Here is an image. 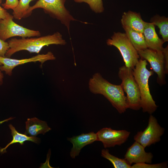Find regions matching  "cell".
<instances>
[{
    "instance_id": "3957f363",
    "label": "cell",
    "mask_w": 168,
    "mask_h": 168,
    "mask_svg": "<svg viewBox=\"0 0 168 168\" xmlns=\"http://www.w3.org/2000/svg\"><path fill=\"white\" fill-rule=\"evenodd\" d=\"M147 65L146 60L139 59L133 69V74L140 91L141 108L143 112L151 114L156 110L157 106L150 93L148 85L149 79L153 74V72L147 69Z\"/></svg>"
},
{
    "instance_id": "9a60e30c",
    "label": "cell",
    "mask_w": 168,
    "mask_h": 168,
    "mask_svg": "<svg viewBox=\"0 0 168 168\" xmlns=\"http://www.w3.org/2000/svg\"><path fill=\"white\" fill-rule=\"evenodd\" d=\"M121 22L124 29L128 28L142 33L146 23L139 13L131 11L124 12Z\"/></svg>"
},
{
    "instance_id": "4316f807",
    "label": "cell",
    "mask_w": 168,
    "mask_h": 168,
    "mask_svg": "<svg viewBox=\"0 0 168 168\" xmlns=\"http://www.w3.org/2000/svg\"><path fill=\"white\" fill-rule=\"evenodd\" d=\"M11 15L6 9L0 6V20L6 19Z\"/></svg>"
},
{
    "instance_id": "d6986e66",
    "label": "cell",
    "mask_w": 168,
    "mask_h": 168,
    "mask_svg": "<svg viewBox=\"0 0 168 168\" xmlns=\"http://www.w3.org/2000/svg\"><path fill=\"white\" fill-rule=\"evenodd\" d=\"M150 22L158 26L160 29L159 33L161 35L164 42L168 41V18L164 16L158 15L153 16Z\"/></svg>"
},
{
    "instance_id": "9c48e42d",
    "label": "cell",
    "mask_w": 168,
    "mask_h": 168,
    "mask_svg": "<svg viewBox=\"0 0 168 168\" xmlns=\"http://www.w3.org/2000/svg\"><path fill=\"white\" fill-rule=\"evenodd\" d=\"M142 59L148 61L153 71L157 74V82L161 86L166 84L164 56L163 52L148 48L138 51Z\"/></svg>"
},
{
    "instance_id": "7a4b0ae2",
    "label": "cell",
    "mask_w": 168,
    "mask_h": 168,
    "mask_svg": "<svg viewBox=\"0 0 168 168\" xmlns=\"http://www.w3.org/2000/svg\"><path fill=\"white\" fill-rule=\"evenodd\" d=\"M9 49L7 51L5 57L10 58L15 53L22 50H26L30 53L39 54L45 46L55 44L64 45L66 44L62 35L58 32L52 35L17 39H12L7 41Z\"/></svg>"
},
{
    "instance_id": "52a82bcc",
    "label": "cell",
    "mask_w": 168,
    "mask_h": 168,
    "mask_svg": "<svg viewBox=\"0 0 168 168\" xmlns=\"http://www.w3.org/2000/svg\"><path fill=\"white\" fill-rule=\"evenodd\" d=\"M13 16L11 15L8 17L0 20V39L6 41L10 38L19 36L26 38L39 37L41 33L38 30H31L20 26L14 22Z\"/></svg>"
},
{
    "instance_id": "484cf974",
    "label": "cell",
    "mask_w": 168,
    "mask_h": 168,
    "mask_svg": "<svg viewBox=\"0 0 168 168\" xmlns=\"http://www.w3.org/2000/svg\"><path fill=\"white\" fill-rule=\"evenodd\" d=\"M164 56V69L166 74L168 73V47L164 48L163 51Z\"/></svg>"
},
{
    "instance_id": "ffe728a7",
    "label": "cell",
    "mask_w": 168,
    "mask_h": 168,
    "mask_svg": "<svg viewBox=\"0 0 168 168\" xmlns=\"http://www.w3.org/2000/svg\"><path fill=\"white\" fill-rule=\"evenodd\" d=\"M101 156L109 160L115 168H131V165L124 159H121L111 154L108 149L102 150Z\"/></svg>"
},
{
    "instance_id": "cb8c5ba5",
    "label": "cell",
    "mask_w": 168,
    "mask_h": 168,
    "mask_svg": "<svg viewBox=\"0 0 168 168\" xmlns=\"http://www.w3.org/2000/svg\"><path fill=\"white\" fill-rule=\"evenodd\" d=\"M18 2V0H6L5 3L2 4V6L6 10H13L17 6Z\"/></svg>"
},
{
    "instance_id": "5bb4252c",
    "label": "cell",
    "mask_w": 168,
    "mask_h": 168,
    "mask_svg": "<svg viewBox=\"0 0 168 168\" xmlns=\"http://www.w3.org/2000/svg\"><path fill=\"white\" fill-rule=\"evenodd\" d=\"M67 140L73 144L70 152L72 158L79 155L81 149L85 146L97 141L96 134L93 132L68 138Z\"/></svg>"
},
{
    "instance_id": "83f0119b",
    "label": "cell",
    "mask_w": 168,
    "mask_h": 168,
    "mask_svg": "<svg viewBox=\"0 0 168 168\" xmlns=\"http://www.w3.org/2000/svg\"><path fill=\"white\" fill-rule=\"evenodd\" d=\"M2 64L0 63V66ZM4 78V75L2 72L0 70V86L2 85L3 83V80Z\"/></svg>"
},
{
    "instance_id": "5b68a950",
    "label": "cell",
    "mask_w": 168,
    "mask_h": 168,
    "mask_svg": "<svg viewBox=\"0 0 168 168\" xmlns=\"http://www.w3.org/2000/svg\"><path fill=\"white\" fill-rule=\"evenodd\" d=\"M118 76L121 80L120 84L127 94L128 108L137 110L141 108L139 89L133 74V70L123 66L119 68Z\"/></svg>"
},
{
    "instance_id": "277c9868",
    "label": "cell",
    "mask_w": 168,
    "mask_h": 168,
    "mask_svg": "<svg viewBox=\"0 0 168 168\" xmlns=\"http://www.w3.org/2000/svg\"><path fill=\"white\" fill-rule=\"evenodd\" d=\"M67 0H38L28 10L27 17L30 16L32 11L37 8L42 9L44 12L52 18L60 21L67 28L69 33L70 23L77 21L70 14L65 6Z\"/></svg>"
},
{
    "instance_id": "6da1fadb",
    "label": "cell",
    "mask_w": 168,
    "mask_h": 168,
    "mask_svg": "<svg viewBox=\"0 0 168 168\" xmlns=\"http://www.w3.org/2000/svg\"><path fill=\"white\" fill-rule=\"evenodd\" d=\"M90 91L95 94L103 95L120 114L124 113L128 109L127 98L120 85L113 84L96 72L88 82Z\"/></svg>"
},
{
    "instance_id": "8fae6325",
    "label": "cell",
    "mask_w": 168,
    "mask_h": 168,
    "mask_svg": "<svg viewBox=\"0 0 168 168\" xmlns=\"http://www.w3.org/2000/svg\"><path fill=\"white\" fill-rule=\"evenodd\" d=\"M130 133L124 130H115L111 128H104L96 134L97 141L102 142L105 148L120 145L128 138Z\"/></svg>"
},
{
    "instance_id": "ac0fdd59",
    "label": "cell",
    "mask_w": 168,
    "mask_h": 168,
    "mask_svg": "<svg viewBox=\"0 0 168 168\" xmlns=\"http://www.w3.org/2000/svg\"><path fill=\"white\" fill-rule=\"evenodd\" d=\"M124 29L129 40L137 51L147 48L142 33L128 28Z\"/></svg>"
},
{
    "instance_id": "603a6c76",
    "label": "cell",
    "mask_w": 168,
    "mask_h": 168,
    "mask_svg": "<svg viewBox=\"0 0 168 168\" xmlns=\"http://www.w3.org/2000/svg\"><path fill=\"white\" fill-rule=\"evenodd\" d=\"M167 165L166 162L155 164H150L145 163H135L131 166V168H167Z\"/></svg>"
},
{
    "instance_id": "4fadbf2b",
    "label": "cell",
    "mask_w": 168,
    "mask_h": 168,
    "mask_svg": "<svg viewBox=\"0 0 168 168\" xmlns=\"http://www.w3.org/2000/svg\"><path fill=\"white\" fill-rule=\"evenodd\" d=\"M143 34L147 48L159 52H163V45L165 42L160 39L156 33L155 26L152 23L146 22Z\"/></svg>"
},
{
    "instance_id": "7c38bea8",
    "label": "cell",
    "mask_w": 168,
    "mask_h": 168,
    "mask_svg": "<svg viewBox=\"0 0 168 168\" xmlns=\"http://www.w3.org/2000/svg\"><path fill=\"white\" fill-rule=\"evenodd\" d=\"M145 148L140 143L135 141L127 149L124 159L131 165L133 163H151L153 154L151 152H146Z\"/></svg>"
},
{
    "instance_id": "f1b7e54d",
    "label": "cell",
    "mask_w": 168,
    "mask_h": 168,
    "mask_svg": "<svg viewBox=\"0 0 168 168\" xmlns=\"http://www.w3.org/2000/svg\"><path fill=\"white\" fill-rule=\"evenodd\" d=\"M14 118H13V117H10V118H8L7 119H4V120H3L1 121H0V124H2V123H4L5 122L11 120H12V119H13Z\"/></svg>"
},
{
    "instance_id": "e0dca14e",
    "label": "cell",
    "mask_w": 168,
    "mask_h": 168,
    "mask_svg": "<svg viewBox=\"0 0 168 168\" xmlns=\"http://www.w3.org/2000/svg\"><path fill=\"white\" fill-rule=\"evenodd\" d=\"M9 127L11 131L12 139L5 147L0 148V154H3L6 152V149L8 147L14 143H18L21 145H22L24 142L26 141H30L36 143H38L40 142V139L35 136H28L26 134L19 133L12 124H10Z\"/></svg>"
},
{
    "instance_id": "2e32d148",
    "label": "cell",
    "mask_w": 168,
    "mask_h": 168,
    "mask_svg": "<svg viewBox=\"0 0 168 168\" xmlns=\"http://www.w3.org/2000/svg\"><path fill=\"white\" fill-rule=\"evenodd\" d=\"M26 133L36 136L40 134H44L51 130L47 123L36 117L28 119L26 122Z\"/></svg>"
},
{
    "instance_id": "7402d4cb",
    "label": "cell",
    "mask_w": 168,
    "mask_h": 168,
    "mask_svg": "<svg viewBox=\"0 0 168 168\" xmlns=\"http://www.w3.org/2000/svg\"><path fill=\"white\" fill-rule=\"evenodd\" d=\"M77 3L85 2L87 4L90 8L96 13H100L104 10L102 0H74Z\"/></svg>"
},
{
    "instance_id": "8992f818",
    "label": "cell",
    "mask_w": 168,
    "mask_h": 168,
    "mask_svg": "<svg viewBox=\"0 0 168 168\" xmlns=\"http://www.w3.org/2000/svg\"><path fill=\"white\" fill-rule=\"evenodd\" d=\"M109 46H113L120 52L125 66L133 70L140 58L137 51L130 42L125 33L114 32L110 39L106 41Z\"/></svg>"
},
{
    "instance_id": "30bf717a",
    "label": "cell",
    "mask_w": 168,
    "mask_h": 168,
    "mask_svg": "<svg viewBox=\"0 0 168 168\" xmlns=\"http://www.w3.org/2000/svg\"><path fill=\"white\" fill-rule=\"evenodd\" d=\"M56 59L53 54L50 51L45 54H38L32 57L21 59L10 58L6 57L0 56V63L2 64L0 66V70L5 72L6 74L11 76L12 71L16 67L30 62H40L42 65L45 62L48 60H53Z\"/></svg>"
},
{
    "instance_id": "ba28073f",
    "label": "cell",
    "mask_w": 168,
    "mask_h": 168,
    "mask_svg": "<svg viewBox=\"0 0 168 168\" xmlns=\"http://www.w3.org/2000/svg\"><path fill=\"white\" fill-rule=\"evenodd\" d=\"M164 129L158 124L156 118L150 114L147 127L143 131L137 132L134 139L145 148L159 142Z\"/></svg>"
},
{
    "instance_id": "f546056e",
    "label": "cell",
    "mask_w": 168,
    "mask_h": 168,
    "mask_svg": "<svg viewBox=\"0 0 168 168\" xmlns=\"http://www.w3.org/2000/svg\"><path fill=\"white\" fill-rule=\"evenodd\" d=\"M2 0H0V3H2Z\"/></svg>"
},
{
    "instance_id": "44dd1931",
    "label": "cell",
    "mask_w": 168,
    "mask_h": 168,
    "mask_svg": "<svg viewBox=\"0 0 168 168\" xmlns=\"http://www.w3.org/2000/svg\"><path fill=\"white\" fill-rule=\"evenodd\" d=\"M35 0H19L17 6L12 10L13 18L16 20H20L23 18L27 17V14L30 6V2Z\"/></svg>"
},
{
    "instance_id": "d4e9b609",
    "label": "cell",
    "mask_w": 168,
    "mask_h": 168,
    "mask_svg": "<svg viewBox=\"0 0 168 168\" xmlns=\"http://www.w3.org/2000/svg\"><path fill=\"white\" fill-rule=\"evenodd\" d=\"M9 49L8 42L0 39V56L5 57V54Z\"/></svg>"
}]
</instances>
